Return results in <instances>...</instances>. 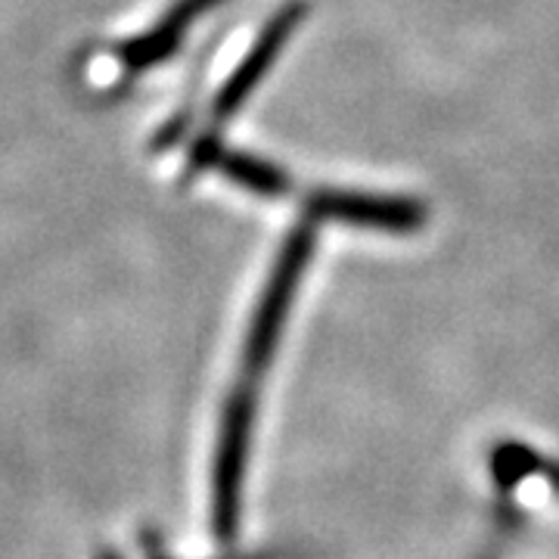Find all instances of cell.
I'll use <instances>...</instances> for the list:
<instances>
[{
  "label": "cell",
  "instance_id": "cell-1",
  "mask_svg": "<svg viewBox=\"0 0 559 559\" xmlns=\"http://www.w3.org/2000/svg\"><path fill=\"white\" fill-rule=\"evenodd\" d=\"M308 218L323 221V224L364 227V230H382V234H411L426 224V209L407 197L323 187L308 200Z\"/></svg>",
  "mask_w": 559,
  "mask_h": 559
}]
</instances>
